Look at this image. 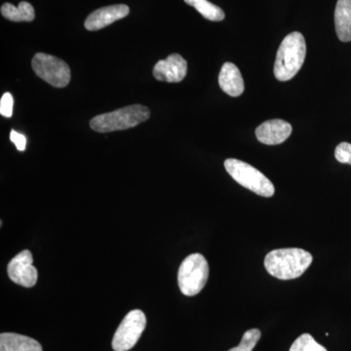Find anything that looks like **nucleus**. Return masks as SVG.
Here are the masks:
<instances>
[{"instance_id":"nucleus-16","label":"nucleus","mask_w":351,"mask_h":351,"mask_svg":"<svg viewBox=\"0 0 351 351\" xmlns=\"http://www.w3.org/2000/svg\"><path fill=\"white\" fill-rule=\"evenodd\" d=\"M184 2L189 5L195 7L205 19L213 21V22H219L225 19V12L219 6L215 5L208 0H184Z\"/></svg>"},{"instance_id":"nucleus-4","label":"nucleus","mask_w":351,"mask_h":351,"mask_svg":"<svg viewBox=\"0 0 351 351\" xmlns=\"http://www.w3.org/2000/svg\"><path fill=\"white\" fill-rule=\"evenodd\" d=\"M209 277V265L201 254H191L184 258L178 272V284L184 295L193 297L205 287Z\"/></svg>"},{"instance_id":"nucleus-2","label":"nucleus","mask_w":351,"mask_h":351,"mask_svg":"<svg viewBox=\"0 0 351 351\" xmlns=\"http://www.w3.org/2000/svg\"><path fill=\"white\" fill-rule=\"evenodd\" d=\"M306 54V44L301 32H292L283 39L277 51L274 75L279 82H288L301 69Z\"/></svg>"},{"instance_id":"nucleus-9","label":"nucleus","mask_w":351,"mask_h":351,"mask_svg":"<svg viewBox=\"0 0 351 351\" xmlns=\"http://www.w3.org/2000/svg\"><path fill=\"white\" fill-rule=\"evenodd\" d=\"M188 64L179 54L170 55L167 59L157 62L154 69V75L159 82H181L186 75Z\"/></svg>"},{"instance_id":"nucleus-15","label":"nucleus","mask_w":351,"mask_h":351,"mask_svg":"<svg viewBox=\"0 0 351 351\" xmlns=\"http://www.w3.org/2000/svg\"><path fill=\"white\" fill-rule=\"evenodd\" d=\"M1 14L5 19L12 22H32L36 18L34 7L27 1L20 2L17 7L4 3L1 6Z\"/></svg>"},{"instance_id":"nucleus-5","label":"nucleus","mask_w":351,"mask_h":351,"mask_svg":"<svg viewBox=\"0 0 351 351\" xmlns=\"http://www.w3.org/2000/svg\"><path fill=\"white\" fill-rule=\"evenodd\" d=\"M225 167L234 181L244 188L250 189L256 195L271 197L276 193V189L270 180L250 164L239 159L230 158L225 161Z\"/></svg>"},{"instance_id":"nucleus-17","label":"nucleus","mask_w":351,"mask_h":351,"mask_svg":"<svg viewBox=\"0 0 351 351\" xmlns=\"http://www.w3.org/2000/svg\"><path fill=\"white\" fill-rule=\"evenodd\" d=\"M289 351H327L309 334H304L295 339Z\"/></svg>"},{"instance_id":"nucleus-18","label":"nucleus","mask_w":351,"mask_h":351,"mask_svg":"<svg viewBox=\"0 0 351 351\" xmlns=\"http://www.w3.org/2000/svg\"><path fill=\"white\" fill-rule=\"evenodd\" d=\"M262 332L258 329H251L243 335L241 343L237 348H233L228 351H252L257 346L258 341H260Z\"/></svg>"},{"instance_id":"nucleus-19","label":"nucleus","mask_w":351,"mask_h":351,"mask_svg":"<svg viewBox=\"0 0 351 351\" xmlns=\"http://www.w3.org/2000/svg\"><path fill=\"white\" fill-rule=\"evenodd\" d=\"M335 157L339 163L350 164L351 165V144L350 143H341L336 147Z\"/></svg>"},{"instance_id":"nucleus-12","label":"nucleus","mask_w":351,"mask_h":351,"mask_svg":"<svg viewBox=\"0 0 351 351\" xmlns=\"http://www.w3.org/2000/svg\"><path fill=\"white\" fill-rule=\"evenodd\" d=\"M219 84L225 93L232 97H239L244 92V82L241 73L232 63H226L221 66Z\"/></svg>"},{"instance_id":"nucleus-10","label":"nucleus","mask_w":351,"mask_h":351,"mask_svg":"<svg viewBox=\"0 0 351 351\" xmlns=\"http://www.w3.org/2000/svg\"><path fill=\"white\" fill-rule=\"evenodd\" d=\"M129 12L130 9L125 4L103 7L88 16L84 23L85 29L91 32L99 31L117 21L123 19L129 15Z\"/></svg>"},{"instance_id":"nucleus-3","label":"nucleus","mask_w":351,"mask_h":351,"mask_svg":"<svg viewBox=\"0 0 351 351\" xmlns=\"http://www.w3.org/2000/svg\"><path fill=\"white\" fill-rule=\"evenodd\" d=\"M151 117L149 108L142 105H132L112 112L97 115L90 121V127L98 133H108L133 128Z\"/></svg>"},{"instance_id":"nucleus-1","label":"nucleus","mask_w":351,"mask_h":351,"mask_svg":"<svg viewBox=\"0 0 351 351\" xmlns=\"http://www.w3.org/2000/svg\"><path fill=\"white\" fill-rule=\"evenodd\" d=\"M311 263L313 255L304 249H276L265 256V267L270 276L291 280L302 276Z\"/></svg>"},{"instance_id":"nucleus-6","label":"nucleus","mask_w":351,"mask_h":351,"mask_svg":"<svg viewBox=\"0 0 351 351\" xmlns=\"http://www.w3.org/2000/svg\"><path fill=\"white\" fill-rule=\"evenodd\" d=\"M34 73L53 87L64 88L71 82V69L63 60L45 53H38L32 59Z\"/></svg>"},{"instance_id":"nucleus-14","label":"nucleus","mask_w":351,"mask_h":351,"mask_svg":"<svg viewBox=\"0 0 351 351\" xmlns=\"http://www.w3.org/2000/svg\"><path fill=\"white\" fill-rule=\"evenodd\" d=\"M337 36L343 43L351 41V0H338L335 10Z\"/></svg>"},{"instance_id":"nucleus-7","label":"nucleus","mask_w":351,"mask_h":351,"mask_svg":"<svg viewBox=\"0 0 351 351\" xmlns=\"http://www.w3.org/2000/svg\"><path fill=\"white\" fill-rule=\"evenodd\" d=\"M147 326V317L140 309H135L127 314L120 323L112 339L114 351H128L138 343V339Z\"/></svg>"},{"instance_id":"nucleus-13","label":"nucleus","mask_w":351,"mask_h":351,"mask_svg":"<svg viewBox=\"0 0 351 351\" xmlns=\"http://www.w3.org/2000/svg\"><path fill=\"white\" fill-rule=\"evenodd\" d=\"M0 351H43L36 339L14 332L0 335Z\"/></svg>"},{"instance_id":"nucleus-21","label":"nucleus","mask_w":351,"mask_h":351,"mask_svg":"<svg viewBox=\"0 0 351 351\" xmlns=\"http://www.w3.org/2000/svg\"><path fill=\"white\" fill-rule=\"evenodd\" d=\"M10 140L15 144L18 151L24 152L27 145V138L23 134L18 133L15 130L11 131Z\"/></svg>"},{"instance_id":"nucleus-11","label":"nucleus","mask_w":351,"mask_h":351,"mask_svg":"<svg viewBox=\"0 0 351 351\" xmlns=\"http://www.w3.org/2000/svg\"><path fill=\"white\" fill-rule=\"evenodd\" d=\"M292 134V126L281 119L263 122L256 129V136L261 143L274 145L282 144Z\"/></svg>"},{"instance_id":"nucleus-8","label":"nucleus","mask_w":351,"mask_h":351,"mask_svg":"<svg viewBox=\"0 0 351 351\" xmlns=\"http://www.w3.org/2000/svg\"><path fill=\"white\" fill-rule=\"evenodd\" d=\"M31 252L24 250L14 257L7 267L9 278L25 288L34 287L38 282V269L32 265Z\"/></svg>"},{"instance_id":"nucleus-20","label":"nucleus","mask_w":351,"mask_h":351,"mask_svg":"<svg viewBox=\"0 0 351 351\" xmlns=\"http://www.w3.org/2000/svg\"><path fill=\"white\" fill-rule=\"evenodd\" d=\"M14 99L10 93H5L0 101V113L5 117H11L13 114Z\"/></svg>"}]
</instances>
